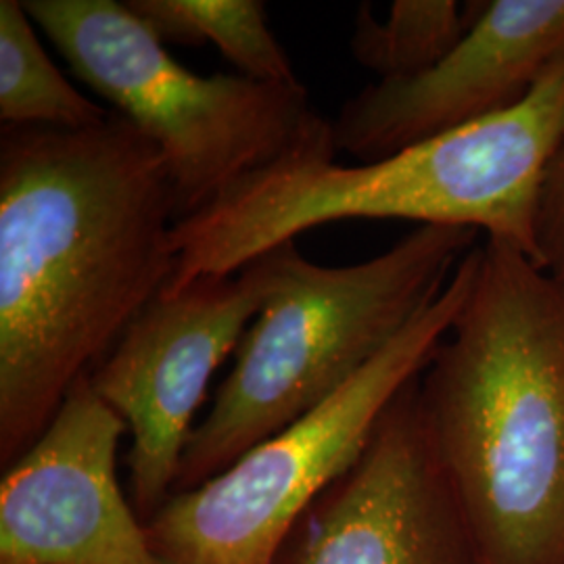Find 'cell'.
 Returning <instances> with one entry per match:
<instances>
[{"label": "cell", "mask_w": 564, "mask_h": 564, "mask_svg": "<svg viewBox=\"0 0 564 564\" xmlns=\"http://www.w3.org/2000/svg\"><path fill=\"white\" fill-rule=\"evenodd\" d=\"M160 149L111 111L0 130V463L28 452L174 272Z\"/></svg>", "instance_id": "obj_1"}, {"label": "cell", "mask_w": 564, "mask_h": 564, "mask_svg": "<svg viewBox=\"0 0 564 564\" xmlns=\"http://www.w3.org/2000/svg\"><path fill=\"white\" fill-rule=\"evenodd\" d=\"M416 389L477 563L564 564V281L484 237Z\"/></svg>", "instance_id": "obj_2"}, {"label": "cell", "mask_w": 564, "mask_h": 564, "mask_svg": "<svg viewBox=\"0 0 564 564\" xmlns=\"http://www.w3.org/2000/svg\"><path fill=\"white\" fill-rule=\"evenodd\" d=\"M563 132L564 55L505 111L383 160L343 165L333 151L282 160L174 224L165 293L230 276L302 232L343 220L470 228L535 262L540 186Z\"/></svg>", "instance_id": "obj_3"}, {"label": "cell", "mask_w": 564, "mask_h": 564, "mask_svg": "<svg viewBox=\"0 0 564 564\" xmlns=\"http://www.w3.org/2000/svg\"><path fill=\"white\" fill-rule=\"evenodd\" d=\"M477 237L416 226L381 256L337 268L305 260L295 241L276 247L274 286L186 442L174 494L214 479L330 400L444 289Z\"/></svg>", "instance_id": "obj_4"}, {"label": "cell", "mask_w": 564, "mask_h": 564, "mask_svg": "<svg viewBox=\"0 0 564 564\" xmlns=\"http://www.w3.org/2000/svg\"><path fill=\"white\" fill-rule=\"evenodd\" d=\"M74 74L153 142L167 165L178 223L274 163L337 153L333 121L305 86L199 76L116 0H23Z\"/></svg>", "instance_id": "obj_5"}, {"label": "cell", "mask_w": 564, "mask_h": 564, "mask_svg": "<svg viewBox=\"0 0 564 564\" xmlns=\"http://www.w3.org/2000/svg\"><path fill=\"white\" fill-rule=\"evenodd\" d=\"M479 245V242H477ZM477 245L444 289L330 400L147 521L165 564H279L310 508L362 458L387 410L423 375L477 272Z\"/></svg>", "instance_id": "obj_6"}, {"label": "cell", "mask_w": 564, "mask_h": 564, "mask_svg": "<svg viewBox=\"0 0 564 564\" xmlns=\"http://www.w3.org/2000/svg\"><path fill=\"white\" fill-rule=\"evenodd\" d=\"M274 281L272 249L230 276L158 295L88 375L132 435L130 500L144 523L172 498L209 381L237 351Z\"/></svg>", "instance_id": "obj_7"}, {"label": "cell", "mask_w": 564, "mask_h": 564, "mask_svg": "<svg viewBox=\"0 0 564 564\" xmlns=\"http://www.w3.org/2000/svg\"><path fill=\"white\" fill-rule=\"evenodd\" d=\"M120 416L82 377L0 481V564H165L123 496Z\"/></svg>", "instance_id": "obj_8"}, {"label": "cell", "mask_w": 564, "mask_h": 564, "mask_svg": "<svg viewBox=\"0 0 564 564\" xmlns=\"http://www.w3.org/2000/svg\"><path fill=\"white\" fill-rule=\"evenodd\" d=\"M563 55L564 0L479 2L444 59L343 102L333 120L335 149L377 162L489 118L521 101Z\"/></svg>", "instance_id": "obj_9"}, {"label": "cell", "mask_w": 564, "mask_h": 564, "mask_svg": "<svg viewBox=\"0 0 564 564\" xmlns=\"http://www.w3.org/2000/svg\"><path fill=\"white\" fill-rule=\"evenodd\" d=\"M416 383L387 410L362 458L303 517L286 564H479Z\"/></svg>", "instance_id": "obj_10"}, {"label": "cell", "mask_w": 564, "mask_h": 564, "mask_svg": "<svg viewBox=\"0 0 564 564\" xmlns=\"http://www.w3.org/2000/svg\"><path fill=\"white\" fill-rule=\"evenodd\" d=\"M165 44L220 48L241 76L251 80L302 86L272 34L260 0H128L126 2Z\"/></svg>", "instance_id": "obj_11"}, {"label": "cell", "mask_w": 564, "mask_h": 564, "mask_svg": "<svg viewBox=\"0 0 564 564\" xmlns=\"http://www.w3.org/2000/svg\"><path fill=\"white\" fill-rule=\"evenodd\" d=\"M20 0L0 2V120L4 126L90 128L111 109L84 97L61 74Z\"/></svg>", "instance_id": "obj_12"}, {"label": "cell", "mask_w": 564, "mask_h": 564, "mask_svg": "<svg viewBox=\"0 0 564 564\" xmlns=\"http://www.w3.org/2000/svg\"><path fill=\"white\" fill-rule=\"evenodd\" d=\"M475 11L477 2L463 9L456 0H395L387 18L377 20L362 4L349 48L379 80L410 78L444 59L463 39Z\"/></svg>", "instance_id": "obj_13"}, {"label": "cell", "mask_w": 564, "mask_h": 564, "mask_svg": "<svg viewBox=\"0 0 564 564\" xmlns=\"http://www.w3.org/2000/svg\"><path fill=\"white\" fill-rule=\"evenodd\" d=\"M535 263L547 274L564 281V132L540 186L535 226H533Z\"/></svg>", "instance_id": "obj_14"}]
</instances>
